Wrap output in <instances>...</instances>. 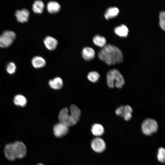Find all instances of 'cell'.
Returning a JSON list of instances; mask_svg holds the SVG:
<instances>
[{
  "label": "cell",
  "instance_id": "cell-1",
  "mask_svg": "<svg viewBox=\"0 0 165 165\" xmlns=\"http://www.w3.org/2000/svg\"><path fill=\"white\" fill-rule=\"evenodd\" d=\"M98 55L100 59L109 65L121 63L123 60L121 50L116 46L110 44L102 47Z\"/></svg>",
  "mask_w": 165,
  "mask_h": 165
},
{
  "label": "cell",
  "instance_id": "cell-2",
  "mask_svg": "<svg viewBox=\"0 0 165 165\" xmlns=\"http://www.w3.org/2000/svg\"><path fill=\"white\" fill-rule=\"evenodd\" d=\"M107 83L110 88H121L125 84L124 77L119 71L113 68L109 70L106 75Z\"/></svg>",
  "mask_w": 165,
  "mask_h": 165
},
{
  "label": "cell",
  "instance_id": "cell-3",
  "mask_svg": "<svg viewBox=\"0 0 165 165\" xmlns=\"http://www.w3.org/2000/svg\"><path fill=\"white\" fill-rule=\"evenodd\" d=\"M158 129L157 121L152 119L147 118L142 122L141 130L142 133L146 135H150L156 132Z\"/></svg>",
  "mask_w": 165,
  "mask_h": 165
},
{
  "label": "cell",
  "instance_id": "cell-4",
  "mask_svg": "<svg viewBox=\"0 0 165 165\" xmlns=\"http://www.w3.org/2000/svg\"><path fill=\"white\" fill-rule=\"evenodd\" d=\"M15 33L11 30H6L0 35V47L6 48L10 46L16 37Z\"/></svg>",
  "mask_w": 165,
  "mask_h": 165
},
{
  "label": "cell",
  "instance_id": "cell-5",
  "mask_svg": "<svg viewBox=\"0 0 165 165\" xmlns=\"http://www.w3.org/2000/svg\"><path fill=\"white\" fill-rule=\"evenodd\" d=\"M133 112L132 108L128 105L120 106L115 110V113L117 115L123 117L126 121L131 119Z\"/></svg>",
  "mask_w": 165,
  "mask_h": 165
},
{
  "label": "cell",
  "instance_id": "cell-6",
  "mask_svg": "<svg viewBox=\"0 0 165 165\" xmlns=\"http://www.w3.org/2000/svg\"><path fill=\"white\" fill-rule=\"evenodd\" d=\"M58 119L60 122L68 127L74 125L70 114H69L68 109L67 108H64L60 111L58 115Z\"/></svg>",
  "mask_w": 165,
  "mask_h": 165
},
{
  "label": "cell",
  "instance_id": "cell-7",
  "mask_svg": "<svg viewBox=\"0 0 165 165\" xmlns=\"http://www.w3.org/2000/svg\"><path fill=\"white\" fill-rule=\"evenodd\" d=\"M68 127L60 122L56 124L53 127L54 134L57 138L64 136L68 134Z\"/></svg>",
  "mask_w": 165,
  "mask_h": 165
},
{
  "label": "cell",
  "instance_id": "cell-8",
  "mask_svg": "<svg viewBox=\"0 0 165 165\" xmlns=\"http://www.w3.org/2000/svg\"><path fill=\"white\" fill-rule=\"evenodd\" d=\"M13 143L16 158L21 159L26 154L27 148L25 144L22 142L16 141Z\"/></svg>",
  "mask_w": 165,
  "mask_h": 165
},
{
  "label": "cell",
  "instance_id": "cell-9",
  "mask_svg": "<svg viewBox=\"0 0 165 165\" xmlns=\"http://www.w3.org/2000/svg\"><path fill=\"white\" fill-rule=\"evenodd\" d=\"M91 147L95 152L100 153L105 150L106 148V144L104 140L99 137L93 139L91 142Z\"/></svg>",
  "mask_w": 165,
  "mask_h": 165
},
{
  "label": "cell",
  "instance_id": "cell-10",
  "mask_svg": "<svg viewBox=\"0 0 165 165\" xmlns=\"http://www.w3.org/2000/svg\"><path fill=\"white\" fill-rule=\"evenodd\" d=\"M4 152L6 158L10 160L13 161L16 159L13 143H8L5 145Z\"/></svg>",
  "mask_w": 165,
  "mask_h": 165
},
{
  "label": "cell",
  "instance_id": "cell-11",
  "mask_svg": "<svg viewBox=\"0 0 165 165\" xmlns=\"http://www.w3.org/2000/svg\"><path fill=\"white\" fill-rule=\"evenodd\" d=\"M70 115L74 125L78 122L81 115L80 109L75 105H72L70 107Z\"/></svg>",
  "mask_w": 165,
  "mask_h": 165
},
{
  "label": "cell",
  "instance_id": "cell-12",
  "mask_svg": "<svg viewBox=\"0 0 165 165\" xmlns=\"http://www.w3.org/2000/svg\"><path fill=\"white\" fill-rule=\"evenodd\" d=\"M15 14L18 22L24 23L28 21L30 13L27 9H23L21 10H17Z\"/></svg>",
  "mask_w": 165,
  "mask_h": 165
},
{
  "label": "cell",
  "instance_id": "cell-13",
  "mask_svg": "<svg viewBox=\"0 0 165 165\" xmlns=\"http://www.w3.org/2000/svg\"><path fill=\"white\" fill-rule=\"evenodd\" d=\"M43 42L46 47L49 50H54L58 45V41L54 38L50 36H46L43 40Z\"/></svg>",
  "mask_w": 165,
  "mask_h": 165
},
{
  "label": "cell",
  "instance_id": "cell-14",
  "mask_svg": "<svg viewBox=\"0 0 165 165\" xmlns=\"http://www.w3.org/2000/svg\"><path fill=\"white\" fill-rule=\"evenodd\" d=\"M82 54L84 59L89 61L94 57L95 52L92 48L90 47H85L82 50Z\"/></svg>",
  "mask_w": 165,
  "mask_h": 165
},
{
  "label": "cell",
  "instance_id": "cell-15",
  "mask_svg": "<svg viewBox=\"0 0 165 165\" xmlns=\"http://www.w3.org/2000/svg\"><path fill=\"white\" fill-rule=\"evenodd\" d=\"M60 4L57 2L50 1L47 4L46 8L48 12L51 13L58 12L61 9Z\"/></svg>",
  "mask_w": 165,
  "mask_h": 165
},
{
  "label": "cell",
  "instance_id": "cell-16",
  "mask_svg": "<svg viewBox=\"0 0 165 165\" xmlns=\"http://www.w3.org/2000/svg\"><path fill=\"white\" fill-rule=\"evenodd\" d=\"M31 64L34 68H38L44 66L46 64V61L42 57L36 56L32 58Z\"/></svg>",
  "mask_w": 165,
  "mask_h": 165
},
{
  "label": "cell",
  "instance_id": "cell-17",
  "mask_svg": "<svg viewBox=\"0 0 165 165\" xmlns=\"http://www.w3.org/2000/svg\"><path fill=\"white\" fill-rule=\"evenodd\" d=\"M49 84L52 88L55 90H59L62 88L63 82L62 79L59 77H57L49 81Z\"/></svg>",
  "mask_w": 165,
  "mask_h": 165
},
{
  "label": "cell",
  "instance_id": "cell-18",
  "mask_svg": "<svg viewBox=\"0 0 165 165\" xmlns=\"http://www.w3.org/2000/svg\"><path fill=\"white\" fill-rule=\"evenodd\" d=\"M13 103L16 106L24 107L27 104V101L26 97L21 94L16 95L13 98Z\"/></svg>",
  "mask_w": 165,
  "mask_h": 165
},
{
  "label": "cell",
  "instance_id": "cell-19",
  "mask_svg": "<svg viewBox=\"0 0 165 165\" xmlns=\"http://www.w3.org/2000/svg\"><path fill=\"white\" fill-rule=\"evenodd\" d=\"M114 30L117 35L122 37H126L129 31L127 27L124 24H121L116 27Z\"/></svg>",
  "mask_w": 165,
  "mask_h": 165
},
{
  "label": "cell",
  "instance_id": "cell-20",
  "mask_svg": "<svg viewBox=\"0 0 165 165\" xmlns=\"http://www.w3.org/2000/svg\"><path fill=\"white\" fill-rule=\"evenodd\" d=\"M91 130L94 135L97 137L102 135L104 132V127L101 125L99 123L93 124Z\"/></svg>",
  "mask_w": 165,
  "mask_h": 165
},
{
  "label": "cell",
  "instance_id": "cell-21",
  "mask_svg": "<svg viewBox=\"0 0 165 165\" xmlns=\"http://www.w3.org/2000/svg\"><path fill=\"white\" fill-rule=\"evenodd\" d=\"M119 11V9L117 7H109L105 11L104 16L106 19H108L116 16L117 15Z\"/></svg>",
  "mask_w": 165,
  "mask_h": 165
},
{
  "label": "cell",
  "instance_id": "cell-22",
  "mask_svg": "<svg viewBox=\"0 0 165 165\" xmlns=\"http://www.w3.org/2000/svg\"><path fill=\"white\" fill-rule=\"evenodd\" d=\"M44 7V4L42 1L36 0L32 5V9L35 13H41L43 12Z\"/></svg>",
  "mask_w": 165,
  "mask_h": 165
},
{
  "label": "cell",
  "instance_id": "cell-23",
  "mask_svg": "<svg viewBox=\"0 0 165 165\" xmlns=\"http://www.w3.org/2000/svg\"><path fill=\"white\" fill-rule=\"evenodd\" d=\"M93 42L96 45L101 47H103L106 44V40L103 36L98 35H95L93 39Z\"/></svg>",
  "mask_w": 165,
  "mask_h": 165
},
{
  "label": "cell",
  "instance_id": "cell-24",
  "mask_svg": "<svg viewBox=\"0 0 165 165\" xmlns=\"http://www.w3.org/2000/svg\"><path fill=\"white\" fill-rule=\"evenodd\" d=\"M88 79L91 82H95L98 81L100 77L99 73L95 71L90 72L87 76Z\"/></svg>",
  "mask_w": 165,
  "mask_h": 165
},
{
  "label": "cell",
  "instance_id": "cell-25",
  "mask_svg": "<svg viewBox=\"0 0 165 165\" xmlns=\"http://www.w3.org/2000/svg\"><path fill=\"white\" fill-rule=\"evenodd\" d=\"M158 160L163 163L165 161V150L163 147H160L158 149L157 155Z\"/></svg>",
  "mask_w": 165,
  "mask_h": 165
},
{
  "label": "cell",
  "instance_id": "cell-26",
  "mask_svg": "<svg viewBox=\"0 0 165 165\" xmlns=\"http://www.w3.org/2000/svg\"><path fill=\"white\" fill-rule=\"evenodd\" d=\"M16 69V66L14 63L10 62L7 65L6 70L8 73L12 75L14 73Z\"/></svg>",
  "mask_w": 165,
  "mask_h": 165
},
{
  "label": "cell",
  "instance_id": "cell-27",
  "mask_svg": "<svg viewBox=\"0 0 165 165\" xmlns=\"http://www.w3.org/2000/svg\"><path fill=\"white\" fill-rule=\"evenodd\" d=\"M159 24L161 28L163 30L165 29V12L161 11L159 14Z\"/></svg>",
  "mask_w": 165,
  "mask_h": 165
},
{
  "label": "cell",
  "instance_id": "cell-28",
  "mask_svg": "<svg viewBox=\"0 0 165 165\" xmlns=\"http://www.w3.org/2000/svg\"><path fill=\"white\" fill-rule=\"evenodd\" d=\"M37 165H44L42 163H39V164H37Z\"/></svg>",
  "mask_w": 165,
  "mask_h": 165
}]
</instances>
